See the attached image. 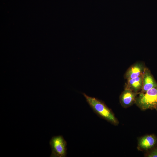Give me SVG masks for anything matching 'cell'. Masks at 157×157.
Returning <instances> with one entry per match:
<instances>
[{
    "label": "cell",
    "instance_id": "cell-5",
    "mask_svg": "<svg viewBox=\"0 0 157 157\" xmlns=\"http://www.w3.org/2000/svg\"><path fill=\"white\" fill-rule=\"evenodd\" d=\"M157 86V83L150 70L146 67L142 74V86L140 92L144 93Z\"/></svg>",
    "mask_w": 157,
    "mask_h": 157
},
{
    "label": "cell",
    "instance_id": "cell-2",
    "mask_svg": "<svg viewBox=\"0 0 157 157\" xmlns=\"http://www.w3.org/2000/svg\"><path fill=\"white\" fill-rule=\"evenodd\" d=\"M136 97L135 102L141 110L155 108L157 106V86L143 93L140 92Z\"/></svg>",
    "mask_w": 157,
    "mask_h": 157
},
{
    "label": "cell",
    "instance_id": "cell-3",
    "mask_svg": "<svg viewBox=\"0 0 157 157\" xmlns=\"http://www.w3.org/2000/svg\"><path fill=\"white\" fill-rule=\"evenodd\" d=\"M51 157H65L67 154V143L62 135L52 137L49 142Z\"/></svg>",
    "mask_w": 157,
    "mask_h": 157
},
{
    "label": "cell",
    "instance_id": "cell-6",
    "mask_svg": "<svg viewBox=\"0 0 157 157\" xmlns=\"http://www.w3.org/2000/svg\"><path fill=\"white\" fill-rule=\"evenodd\" d=\"M138 93L135 92L131 90L125 88L119 97L120 103L124 108L128 107L135 102L136 97Z\"/></svg>",
    "mask_w": 157,
    "mask_h": 157
},
{
    "label": "cell",
    "instance_id": "cell-10",
    "mask_svg": "<svg viewBox=\"0 0 157 157\" xmlns=\"http://www.w3.org/2000/svg\"><path fill=\"white\" fill-rule=\"evenodd\" d=\"M155 108H156V110L157 111V106Z\"/></svg>",
    "mask_w": 157,
    "mask_h": 157
},
{
    "label": "cell",
    "instance_id": "cell-4",
    "mask_svg": "<svg viewBox=\"0 0 157 157\" xmlns=\"http://www.w3.org/2000/svg\"><path fill=\"white\" fill-rule=\"evenodd\" d=\"M146 67L143 62H138L134 63L126 71L125 78L127 80L132 79L142 75Z\"/></svg>",
    "mask_w": 157,
    "mask_h": 157
},
{
    "label": "cell",
    "instance_id": "cell-9",
    "mask_svg": "<svg viewBox=\"0 0 157 157\" xmlns=\"http://www.w3.org/2000/svg\"><path fill=\"white\" fill-rule=\"evenodd\" d=\"M149 157H157V148L153 150L148 155Z\"/></svg>",
    "mask_w": 157,
    "mask_h": 157
},
{
    "label": "cell",
    "instance_id": "cell-7",
    "mask_svg": "<svg viewBox=\"0 0 157 157\" xmlns=\"http://www.w3.org/2000/svg\"><path fill=\"white\" fill-rule=\"evenodd\" d=\"M142 86V75L137 77L127 79L125 88L136 93L141 90Z\"/></svg>",
    "mask_w": 157,
    "mask_h": 157
},
{
    "label": "cell",
    "instance_id": "cell-1",
    "mask_svg": "<svg viewBox=\"0 0 157 157\" xmlns=\"http://www.w3.org/2000/svg\"><path fill=\"white\" fill-rule=\"evenodd\" d=\"M83 94L90 108L98 115L113 125H116L118 124V121L114 113L104 103L85 93H83Z\"/></svg>",
    "mask_w": 157,
    "mask_h": 157
},
{
    "label": "cell",
    "instance_id": "cell-8",
    "mask_svg": "<svg viewBox=\"0 0 157 157\" xmlns=\"http://www.w3.org/2000/svg\"><path fill=\"white\" fill-rule=\"evenodd\" d=\"M155 137L152 135L144 136L139 140L138 147L142 149L147 150L152 147L156 142Z\"/></svg>",
    "mask_w": 157,
    "mask_h": 157
}]
</instances>
